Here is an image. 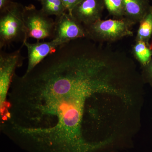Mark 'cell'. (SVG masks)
I'll return each mask as SVG.
<instances>
[{"label": "cell", "mask_w": 152, "mask_h": 152, "mask_svg": "<svg viewBox=\"0 0 152 152\" xmlns=\"http://www.w3.org/2000/svg\"><path fill=\"white\" fill-rule=\"evenodd\" d=\"M148 1H150L151 0H148Z\"/></svg>", "instance_id": "ac0fdd59"}, {"label": "cell", "mask_w": 152, "mask_h": 152, "mask_svg": "<svg viewBox=\"0 0 152 152\" xmlns=\"http://www.w3.org/2000/svg\"><path fill=\"white\" fill-rule=\"evenodd\" d=\"M40 2L41 10L48 16H59L67 12L61 0H42Z\"/></svg>", "instance_id": "7c38bea8"}, {"label": "cell", "mask_w": 152, "mask_h": 152, "mask_svg": "<svg viewBox=\"0 0 152 152\" xmlns=\"http://www.w3.org/2000/svg\"><path fill=\"white\" fill-rule=\"evenodd\" d=\"M67 12L71 14L72 10L82 0H61Z\"/></svg>", "instance_id": "9a60e30c"}, {"label": "cell", "mask_w": 152, "mask_h": 152, "mask_svg": "<svg viewBox=\"0 0 152 152\" xmlns=\"http://www.w3.org/2000/svg\"><path fill=\"white\" fill-rule=\"evenodd\" d=\"M36 1H38L41 2V1H42V0H36Z\"/></svg>", "instance_id": "e0dca14e"}, {"label": "cell", "mask_w": 152, "mask_h": 152, "mask_svg": "<svg viewBox=\"0 0 152 152\" xmlns=\"http://www.w3.org/2000/svg\"><path fill=\"white\" fill-rule=\"evenodd\" d=\"M12 2V0H0V12H2Z\"/></svg>", "instance_id": "2e32d148"}, {"label": "cell", "mask_w": 152, "mask_h": 152, "mask_svg": "<svg viewBox=\"0 0 152 152\" xmlns=\"http://www.w3.org/2000/svg\"><path fill=\"white\" fill-rule=\"evenodd\" d=\"M125 18L134 25L139 23L145 15L151 5L148 0H123Z\"/></svg>", "instance_id": "9c48e42d"}, {"label": "cell", "mask_w": 152, "mask_h": 152, "mask_svg": "<svg viewBox=\"0 0 152 152\" xmlns=\"http://www.w3.org/2000/svg\"><path fill=\"white\" fill-rule=\"evenodd\" d=\"M122 76L102 51L72 41L22 76L15 74L2 132L26 152H97L100 96L119 94Z\"/></svg>", "instance_id": "6da1fadb"}, {"label": "cell", "mask_w": 152, "mask_h": 152, "mask_svg": "<svg viewBox=\"0 0 152 152\" xmlns=\"http://www.w3.org/2000/svg\"><path fill=\"white\" fill-rule=\"evenodd\" d=\"M134 25L132 22L126 18L101 19L84 27L86 38L97 43H111L126 37L133 36L132 28Z\"/></svg>", "instance_id": "3957f363"}, {"label": "cell", "mask_w": 152, "mask_h": 152, "mask_svg": "<svg viewBox=\"0 0 152 152\" xmlns=\"http://www.w3.org/2000/svg\"><path fill=\"white\" fill-rule=\"evenodd\" d=\"M55 21L53 40L60 45L74 40L86 37L84 26L68 12L56 17Z\"/></svg>", "instance_id": "8992f818"}, {"label": "cell", "mask_w": 152, "mask_h": 152, "mask_svg": "<svg viewBox=\"0 0 152 152\" xmlns=\"http://www.w3.org/2000/svg\"><path fill=\"white\" fill-rule=\"evenodd\" d=\"M105 9L104 0H82L73 9L70 14L86 27L101 20Z\"/></svg>", "instance_id": "52a82bcc"}, {"label": "cell", "mask_w": 152, "mask_h": 152, "mask_svg": "<svg viewBox=\"0 0 152 152\" xmlns=\"http://www.w3.org/2000/svg\"><path fill=\"white\" fill-rule=\"evenodd\" d=\"M150 48L152 50V38L150 42ZM143 68V79L152 86V58L149 63Z\"/></svg>", "instance_id": "5bb4252c"}, {"label": "cell", "mask_w": 152, "mask_h": 152, "mask_svg": "<svg viewBox=\"0 0 152 152\" xmlns=\"http://www.w3.org/2000/svg\"><path fill=\"white\" fill-rule=\"evenodd\" d=\"M132 53L142 68L149 63L152 58V50L142 41H135L132 48Z\"/></svg>", "instance_id": "8fae6325"}, {"label": "cell", "mask_w": 152, "mask_h": 152, "mask_svg": "<svg viewBox=\"0 0 152 152\" xmlns=\"http://www.w3.org/2000/svg\"><path fill=\"white\" fill-rule=\"evenodd\" d=\"M22 45L26 47L28 51V66L25 74L32 70L36 66L61 46L53 39L50 42H40L37 41L34 43H31L27 40Z\"/></svg>", "instance_id": "ba28073f"}, {"label": "cell", "mask_w": 152, "mask_h": 152, "mask_svg": "<svg viewBox=\"0 0 152 152\" xmlns=\"http://www.w3.org/2000/svg\"><path fill=\"white\" fill-rule=\"evenodd\" d=\"M23 7L12 2L0 12V49L6 48L13 42L28 40L23 19Z\"/></svg>", "instance_id": "7a4b0ae2"}, {"label": "cell", "mask_w": 152, "mask_h": 152, "mask_svg": "<svg viewBox=\"0 0 152 152\" xmlns=\"http://www.w3.org/2000/svg\"><path fill=\"white\" fill-rule=\"evenodd\" d=\"M23 19L28 39L30 38L38 41L53 39L55 21L42 10H38L33 4L26 6Z\"/></svg>", "instance_id": "277c9868"}, {"label": "cell", "mask_w": 152, "mask_h": 152, "mask_svg": "<svg viewBox=\"0 0 152 152\" xmlns=\"http://www.w3.org/2000/svg\"><path fill=\"white\" fill-rule=\"evenodd\" d=\"M104 1L105 8L113 18L121 19L125 18L123 0H104Z\"/></svg>", "instance_id": "4fadbf2b"}, {"label": "cell", "mask_w": 152, "mask_h": 152, "mask_svg": "<svg viewBox=\"0 0 152 152\" xmlns=\"http://www.w3.org/2000/svg\"><path fill=\"white\" fill-rule=\"evenodd\" d=\"M139 23L135 41H142L150 46L152 38V6Z\"/></svg>", "instance_id": "30bf717a"}, {"label": "cell", "mask_w": 152, "mask_h": 152, "mask_svg": "<svg viewBox=\"0 0 152 152\" xmlns=\"http://www.w3.org/2000/svg\"><path fill=\"white\" fill-rule=\"evenodd\" d=\"M20 49L10 53L1 50L0 52V116L7 107L8 95L16 69L23 65L25 58Z\"/></svg>", "instance_id": "5b68a950"}]
</instances>
